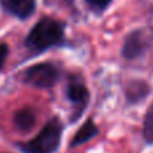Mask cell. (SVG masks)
I'll return each mask as SVG.
<instances>
[{
    "instance_id": "ba28073f",
    "label": "cell",
    "mask_w": 153,
    "mask_h": 153,
    "mask_svg": "<svg viewBox=\"0 0 153 153\" xmlns=\"http://www.w3.org/2000/svg\"><path fill=\"white\" fill-rule=\"evenodd\" d=\"M123 53L126 57L130 58L136 57V56H138L141 53V39H140V37L137 34H133L131 37H129L126 45H125Z\"/></svg>"
},
{
    "instance_id": "6da1fadb",
    "label": "cell",
    "mask_w": 153,
    "mask_h": 153,
    "mask_svg": "<svg viewBox=\"0 0 153 153\" xmlns=\"http://www.w3.org/2000/svg\"><path fill=\"white\" fill-rule=\"evenodd\" d=\"M61 39H62V26L50 18H43L30 31L27 43L34 49L43 50L57 45Z\"/></svg>"
},
{
    "instance_id": "3957f363",
    "label": "cell",
    "mask_w": 153,
    "mask_h": 153,
    "mask_svg": "<svg viewBox=\"0 0 153 153\" xmlns=\"http://www.w3.org/2000/svg\"><path fill=\"white\" fill-rule=\"evenodd\" d=\"M58 72L50 64H37L23 73V80L37 88H49L57 81Z\"/></svg>"
},
{
    "instance_id": "8992f818",
    "label": "cell",
    "mask_w": 153,
    "mask_h": 153,
    "mask_svg": "<svg viewBox=\"0 0 153 153\" xmlns=\"http://www.w3.org/2000/svg\"><path fill=\"white\" fill-rule=\"evenodd\" d=\"M96 134H98V129H96V126L94 125V122L88 121L79 129L77 134L73 137L72 144L73 145L84 144V142H87L88 140H91L94 136H96Z\"/></svg>"
},
{
    "instance_id": "277c9868",
    "label": "cell",
    "mask_w": 153,
    "mask_h": 153,
    "mask_svg": "<svg viewBox=\"0 0 153 153\" xmlns=\"http://www.w3.org/2000/svg\"><path fill=\"white\" fill-rule=\"evenodd\" d=\"M6 7L18 18H27L35 8V0H4Z\"/></svg>"
},
{
    "instance_id": "7a4b0ae2",
    "label": "cell",
    "mask_w": 153,
    "mask_h": 153,
    "mask_svg": "<svg viewBox=\"0 0 153 153\" xmlns=\"http://www.w3.org/2000/svg\"><path fill=\"white\" fill-rule=\"evenodd\" d=\"M62 126L57 119L49 121L35 138L23 145L26 153H53L58 148Z\"/></svg>"
},
{
    "instance_id": "5b68a950",
    "label": "cell",
    "mask_w": 153,
    "mask_h": 153,
    "mask_svg": "<svg viewBox=\"0 0 153 153\" xmlns=\"http://www.w3.org/2000/svg\"><path fill=\"white\" fill-rule=\"evenodd\" d=\"M15 125H16L18 129L23 130V131H29L35 123V115L31 110L29 108H23V110L18 111L15 114Z\"/></svg>"
},
{
    "instance_id": "52a82bcc",
    "label": "cell",
    "mask_w": 153,
    "mask_h": 153,
    "mask_svg": "<svg viewBox=\"0 0 153 153\" xmlns=\"http://www.w3.org/2000/svg\"><path fill=\"white\" fill-rule=\"evenodd\" d=\"M87 88L80 83H73L68 88V98L73 102V103H81L87 99Z\"/></svg>"
},
{
    "instance_id": "9c48e42d",
    "label": "cell",
    "mask_w": 153,
    "mask_h": 153,
    "mask_svg": "<svg viewBox=\"0 0 153 153\" xmlns=\"http://www.w3.org/2000/svg\"><path fill=\"white\" fill-rule=\"evenodd\" d=\"M144 136L148 142L153 144V104L149 107V110H148V113H146V117H145Z\"/></svg>"
},
{
    "instance_id": "30bf717a",
    "label": "cell",
    "mask_w": 153,
    "mask_h": 153,
    "mask_svg": "<svg viewBox=\"0 0 153 153\" xmlns=\"http://www.w3.org/2000/svg\"><path fill=\"white\" fill-rule=\"evenodd\" d=\"M111 0H87V3L91 7H94L95 10H103L110 4Z\"/></svg>"
},
{
    "instance_id": "8fae6325",
    "label": "cell",
    "mask_w": 153,
    "mask_h": 153,
    "mask_svg": "<svg viewBox=\"0 0 153 153\" xmlns=\"http://www.w3.org/2000/svg\"><path fill=\"white\" fill-rule=\"evenodd\" d=\"M7 54H8V48H7V45H4V43H0V69H1L4 61H6Z\"/></svg>"
}]
</instances>
